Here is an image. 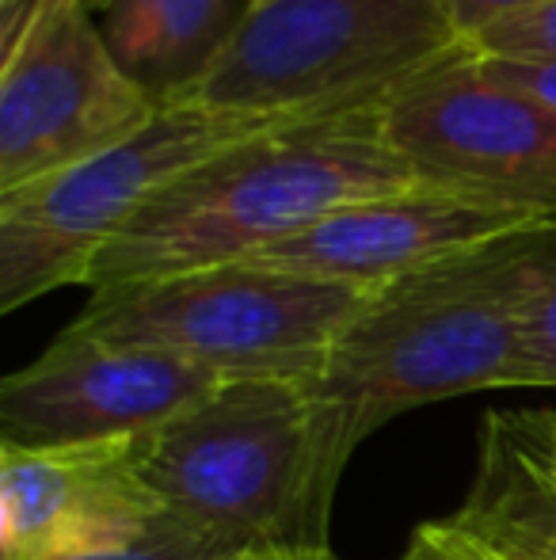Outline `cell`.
Listing matches in <instances>:
<instances>
[{
    "mask_svg": "<svg viewBox=\"0 0 556 560\" xmlns=\"http://www.w3.org/2000/svg\"><path fill=\"white\" fill-rule=\"evenodd\" d=\"M217 385L222 377L176 354L66 328L0 382V439L23 446L145 439Z\"/></svg>",
    "mask_w": 556,
    "mask_h": 560,
    "instance_id": "9",
    "label": "cell"
},
{
    "mask_svg": "<svg viewBox=\"0 0 556 560\" xmlns=\"http://www.w3.org/2000/svg\"><path fill=\"white\" fill-rule=\"evenodd\" d=\"M370 298L347 282L222 264L92 290L69 332L176 354L222 382H320L335 339Z\"/></svg>",
    "mask_w": 556,
    "mask_h": 560,
    "instance_id": "4",
    "label": "cell"
},
{
    "mask_svg": "<svg viewBox=\"0 0 556 560\" xmlns=\"http://www.w3.org/2000/svg\"><path fill=\"white\" fill-rule=\"evenodd\" d=\"M450 523L507 560H556V480L530 462L499 412L484 420L473 485Z\"/></svg>",
    "mask_w": 556,
    "mask_h": 560,
    "instance_id": "13",
    "label": "cell"
},
{
    "mask_svg": "<svg viewBox=\"0 0 556 560\" xmlns=\"http://www.w3.org/2000/svg\"><path fill=\"white\" fill-rule=\"evenodd\" d=\"M138 446L0 439V560H84L145 538L168 511L141 477Z\"/></svg>",
    "mask_w": 556,
    "mask_h": 560,
    "instance_id": "10",
    "label": "cell"
},
{
    "mask_svg": "<svg viewBox=\"0 0 556 560\" xmlns=\"http://www.w3.org/2000/svg\"><path fill=\"white\" fill-rule=\"evenodd\" d=\"M111 4H115V0H92V8H104V12H107Z\"/></svg>",
    "mask_w": 556,
    "mask_h": 560,
    "instance_id": "25",
    "label": "cell"
},
{
    "mask_svg": "<svg viewBox=\"0 0 556 560\" xmlns=\"http://www.w3.org/2000/svg\"><path fill=\"white\" fill-rule=\"evenodd\" d=\"M156 112L92 23V0H38L0 43V195L122 145Z\"/></svg>",
    "mask_w": 556,
    "mask_h": 560,
    "instance_id": "7",
    "label": "cell"
},
{
    "mask_svg": "<svg viewBox=\"0 0 556 560\" xmlns=\"http://www.w3.org/2000/svg\"><path fill=\"white\" fill-rule=\"evenodd\" d=\"M279 4V0H248V12H260V8H271Z\"/></svg>",
    "mask_w": 556,
    "mask_h": 560,
    "instance_id": "24",
    "label": "cell"
},
{
    "mask_svg": "<svg viewBox=\"0 0 556 560\" xmlns=\"http://www.w3.org/2000/svg\"><path fill=\"white\" fill-rule=\"evenodd\" d=\"M233 560H343L332 553V546H256L240 549Z\"/></svg>",
    "mask_w": 556,
    "mask_h": 560,
    "instance_id": "21",
    "label": "cell"
},
{
    "mask_svg": "<svg viewBox=\"0 0 556 560\" xmlns=\"http://www.w3.org/2000/svg\"><path fill=\"white\" fill-rule=\"evenodd\" d=\"M461 46L442 0H279L248 12L206 73L168 104L305 115L389 96Z\"/></svg>",
    "mask_w": 556,
    "mask_h": 560,
    "instance_id": "5",
    "label": "cell"
},
{
    "mask_svg": "<svg viewBox=\"0 0 556 560\" xmlns=\"http://www.w3.org/2000/svg\"><path fill=\"white\" fill-rule=\"evenodd\" d=\"M294 115H240L161 104L122 145L58 176L0 195V313L61 287H88L92 267L156 195L194 164Z\"/></svg>",
    "mask_w": 556,
    "mask_h": 560,
    "instance_id": "6",
    "label": "cell"
},
{
    "mask_svg": "<svg viewBox=\"0 0 556 560\" xmlns=\"http://www.w3.org/2000/svg\"><path fill=\"white\" fill-rule=\"evenodd\" d=\"M248 0H115L104 38L161 104L191 89L245 23Z\"/></svg>",
    "mask_w": 556,
    "mask_h": 560,
    "instance_id": "12",
    "label": "cell"
},
{
    "mask_svg": "<svg viewBox=\"0 0 556 560\" xmlns=\"http://www.w3.org/2000/svg\"><path fill=\"white\" fill-rule=\"evenodd\" d=\"M537 4H549V0H442L453 31H458L465 43L473 35H481L488 23L504 20V15H511V12H527V8H537Z\"/></svg>",
    "mask_w": 556,
    "mask_h": 560,
    "instance_id": "19",
    "label": "cell"
},
{
    "mask_svg": "<svg viewBox=\"0 0 556 560\" xmlns=\"http://www.w3.org/2000/svg\"><path fill=\"white\" fill-rule=\"evenodd\" d=\"M381 126L419 187L556 218V112L496 81L469 46L397 84Z\"/></svg>",
    "mask_w": 556,
    "mask_h": 560,
    "instance_id": "8",
    "label": "cell"
},
{
    "mask_svg": "<svg viewBox=\"0 0 556 560\" xmlns=\"http://www.w3.org/2000/svg\"><path fill=\"white\" fill-rule=\"evenodd\" d=\"M386 96L282 118L271 130L194 164L115 236L92 290L245 264L320 218L419 187L381 126Z\"/></svg>",
    "mask_w": 556,
    "mask_h": 560,
    "instance_id": "1",
    "label": "cell"
},
{
    "mask_svg": "<svg viewBox=\"0 0 556 560\" xmlns=\"http://www.w3.org/2000/svg\"><path fill=\"white\" fill-rule=\"evenodd\" d=\"M35 8H38V0H0V43H8V38L31 20Z\"/></svg>",
    "mask_w": 556,
    "mask_h": 560,
    "instance_id": "22",
    "label": "cell"
},
{
    "mask_svg": "<svg viewBox=\"0 0 556 560\" xmlns=\"http://www.w3.org/2000/svg\"><path fill=\"white\" fill-rule=\"evenodd\" d=\"M530 222H545V218L476 202L465 195L409 187V191L351 202L320 218L317 225L256 252L245 264L381 290L453 252H465Z\"/></svg>",
    "mask_w": 556,
    "mask_h": 560,
    "instance_id": "11",
    "label": "cell"
},
{
    "mask_svg": "<svg viewBox=\"0 0 556 560\" xmlns=\"http://www.w3.org/2000/svg\"><path fill=\"white\" fill-rule=\"evenodd\" d=\"M427 530V538L438 546V553L446 560H507L496 549H488L484 541H476L473 534H465L461 526H453L450 518H435V523H419Z\"/></svg>",
    "mask_w": 556,
    "mask_h": 560,
    "instance_id": "20",
    "label": "cell"
},
{
    "mask_svg": "<svg viewBox=\"0 0 556 560\" xmlns=\"http://www.w3.org/2000/svg\"><path fill=\"white\" fill-rule=\"evenodd\" d=\"M514 385H549V389H556V275L537 290L527 317H522L519 382Z\"/></svg>",
    "mask_w": 556,
    "mask_h": 560,
    "instance_id": "16",
    "label": "cell"
},
{
    "mask_svg": "<svg viewBox=\"0 0 556 560\" xmlns=\"http://www.w3.org/2000/svg\"><path fill=\"white\" fill-rule=\"evenodd\" d=\"M138 457L168 515L240 553L328 546L351 446L317 382H222L141 439Z\"/></svg>",
    "mask_w": 556,
    "mask_h": 560,
    "instance_id": "3",
    "label": "cell"
},
{
    "mask_svg": "<svg viewBox=\"0 0 556 560\" xmlns=\"http://www.w3.org/2000/svg\"><path fill=\"white\" fill-rule=\"evenodd\" d=\"M553 275L556 218H545L374 290L317 382L351 454L419 405L514 389L522 317Z\"/></svg>",
    "mask_w": 556,
    "mask_h": 560,
    "instance_id": "2",
    "label": "cell"
},
{
    "mask_svg": "<svg viewBox=\"0 0 556 560\" xmlns=\"http://www.w3.org/2000/svg\"><path fill=\"white\" fill-rule=\"evenodd\" d=\"M476 58H481V54H476ZM481 66L488 69L496 81H504L507 89L527 92L530 100H537V104H545V107H553V112H556V61L481 58Z\"/></svg>",
    "mask_w": 556,
    "mask_h": 560,
    "instance_id": "18",
    "label": "cell"
},
{
    "mask_svg": "<svg viewBox=\"0 0 556 560\" xmlns=\"http://www.w3.org/2000/svg\"><path fill=\"white\" fill-rule=\"evenodd\" d=\"M237 553L225 549L222 541L206 538L194 526H187L184 518L164 515L161 523H153V530L145 538L130 541L122 549H111V553H96L84 560H233Z\"/></svg>",
    "mask_w": 556,
    "mask_h": 560,
    "instance_id": "15",
    "label": "cell"
},
{
    "mask_svg": "<svg viewBox=\"0 0 556 560\" xmlns=\"http://www.w3.org/2000/svg\"><path fill=\"white\" fill-rule=\"evenodd\" d=\"M511 439L530 454V462L556 480V408H530V412H499Z\"/></svg>",
    "mask_w": 556,
    "mask_h": 560,
    "instance_id": "17",
    "label": "cell"
},
{
    "mask_svg": "<svg viewBox=\"0 0 556 560\" xmlns=\"http://www.w3.org/2000/svg\"><path fill=\"white\" fill-rule=\"evenodd\" d=\"M401 560H446V557L438 553V546L427 538V530L416 526V534H412V541H409V549H404Z\"/></svg>",
    "mask_w": 556,
    "mask_h": 560,
    "instance_id": "23",
    "label": "cell"
},
{
    "mask_svg": "<svg viewBox=\"0 0 556 560\" xmlns=\"http://www.w3.org/2000/svg\"><path fill=\"white\" fill-rule=\"evenodd\" d=\"M465 46L481 54V58L556 61V0L488 23V27L469 38Z\"/></svg>",
    "mask_w": 556,
    "mask_h": 560,
    "instance_id": "14",
    "label": "cell"
}]
</instances>
